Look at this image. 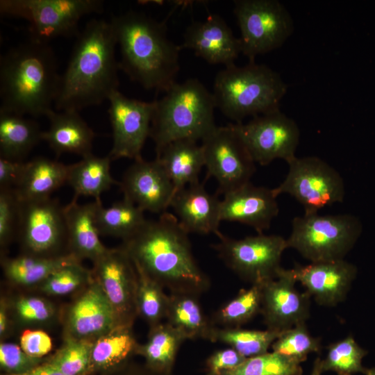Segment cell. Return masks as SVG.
Segmentation results:
<instances>
[{
    "label": "cell",
    "mask_w": 375,
    "mask_h": 375,
    "mask_svg": "<svg viewBox=\"0 0 375 375\" xmlns=\"http://www.w3.org/2000/svg\"><path fill=\"white\" fill-rule=\"evenodd\" d=\"M188 234L174 215L164 212L147 220L121 247L135 267L170 293L199 296L210 281L194 257Z\"/></svg>",
    "instance_id": "obj_1"
},
{
    "label": "cell",
    "mask_w": 375,
    "mask_h": 375,
    "mask_svg": "<svg viewBox=\"0 0 375 375\" xmlns=\"http://www.w3.org/2000/svg\"><path fill=\"white\" fill-rule=\"evenodd\" d=\"M117 41L110 22L92 19L76 36L54 102L58 110H76L101 103L117 90Z\"/></svg>",
    "instance_id": "obj_2"
},
{
    "label": "cell",
    "mask_w": 375,
    "mask_h": 375,
    "mask_svg": "<svg viewBox=\"0 0 375 375\" xmlns=\"http://www.w3.org/2000/svg\"><path fill=\"white\" fill-rule=\"evenodd\" d=\"M110 22L120 49L119 69L132 81L165 92L176 83L182 49L168 38L166 20L129 10Z\"/></svg>",
    "instance_id": "obj_3"
},
{
    "label": "cell",
    "mask_w": 375,
    "mask_h": 375,
    "mask_svg": "<svg viewBox=\"0 0 375 375\" xmlns=\"http://www.w3.org/2000/svg\"><path fill=\"white\" fill-rule=\"evenodd\" d=\"M60 75L51 47L28 40L0 58V112L47 116L58 94Z\"/></svg>",
    "instance_id": "obj_4"
},
{
    "label": "cell",
    "mask_w": 375,
    "mask_h": 375,
    "mask_svg": "<svg viewBox=\"0 0 375 375\" xmlns=\"http://www.w3.org/2000/svg\"><path fill=\"white\" fill-rule=\"evenodd\" d=\"M155 101L150 137L156 153L176 140H202L217 126L212 92L197 78L176 82Z\"/></svg>",
    "instance_id": "obj_5"
},
{
    "label": "cell",
    "mask_w": 375,
    "mask_h": 375,
    "mask_svg": "<svg viewBox=\"0 0 375 375\" xmlns=\"http://www.w3.org/2000/svg\"><path fill=\"white\" fill-rule=\"evenodd\" d=\"M288 85L269 67L249 61L243 67L232 65L219 71L214 80L212 94L216 108L241 123L279 109Z\"/></svg>",
    "instance_id": "obj_6"
},
{
    "label": "cell",
    "mask_w": 375,
    "mask_h": 375,
    "mask_svg": "<svg viewBox=\"0 0 375 375\" xmlns=\"http://www.w3.org/2000/svg\"><path fill=\"white\" fill-rule=\"evenodd\" d=\"M362 232L360 221L349 214H303L292 221L288 248L310 262L343 260Z\"/></svg>",
    "instance_id": "obj_7"
},
{
    "label": "cell",
    "mask_w": 375,
    "mask_h": 375,
    "mask_svg": "<svg viewBox=\"0 0 375 375\" xmlns=\"http://www.w3.org/2000/svg\"><path fill=\"white\" fill-rule=\"evenodd\" d=\"M103 10L101 0H1L0 12L28 22L29 40L47 43L56 38L77 36L84 16Z\"/></svg>",
    "instance_id": "obj_8"
},
{
    "label": "cell",
    "mask_w": 375,
    "mask_h": 375,
    "mask_svg": "<svg viewBox=\"0 0 375 375\" xmlns=\"http://www.w3.org/2000/svg\"><path fill=\"white\" fill-rule=\"evenodd\" d=\"M233 12L241 53L249 61L281 47L294 30L290 13L278 0H235Z\"/></svg>",
    "instance_id": "obj_9"
},
{
    "label": "cell",
    "mask_w": 375,
    "mask_h": 375,
    "mask_svg": "<svg viewBox=\"0 0 375 375\" xmlns=\"http://www.w3.org/2000/svg\"><path fill=\"white\" fill-rule=\"evenodd\" d=\"M282 183L272 189L274 195L288 194L304 208L305 214L319 210L344 199V181L331 165L317 156H296L288 163Z\"/></svg>",
    "instance_id": "obj_10"
},
{
    "label": "cell",
    "mask_w": 375,
    "mask_h": 375,
    "mask_svg": "<svg viewBox=\"0 0 375 375\" xmlns=\"http://www.w3.org/2000/svg\"><path fill=\"white\" fill-rule=\"evenodd\" d=\"M212 245L224 264L242 280L260 285L275 278L280 269L281 256L288 249L286 239L278 235L247 236L233 239L221 232Z\"/></svg>",
    "instance_id": "obj_11"
},
{
    "label": "cell",
    "mask_w": 375,
    "mask_h": 375,
    "mask_svg": "<svg viewBox=\"0 0 375 375\" xmlns=\"http://www.w3.org/2000/svg\"><path fill=\"white\" fill-rule=\"evenodd\" d=\"M207 178L213 177L223 195L250 182L256 162L233 124L217 126L201 140Z\"/></svg>",
    "instance_id": "obj_12"
},
{
    "label": "cell",
    "mask_w": 375,
    "mask_h": 375,
    "mask_svg": "<svg viewBox=\"0 0 375 375\" xmlns=\"http://www.w3.org/2000/svg\"><path fill=\"white\" fill-rule=\"evenodd\" d=\"M233 125L256 163L264 166L276 159L288 163L297 156L299 128L280 109Z\"/></svg>",
    "instance_id": "obj_13"
},
{
    "label": "cell",
    "mask_w": 375,
    "mask_h": 375,
    "mask_svg": "<svg viewBox=\"0 0 375 375\" xmlns=\"http://www.w3.org/2000/svg\"><path fill=\"white\" fill-rule=\"evenodd\" d=\"M17 233L24 254L42 257L65 255L60 249L67 244L65 219L63 208L56 200L49 197L19 201Z\"/></svg>",
    "instance_id": "obj_14"
},
{
    "label": "cell",
    "mask_w": 375,
    "mask_h": 375,
    "mask_svg": "<svg viewBox=\"0 0 375 375\" xmlns=\"http://www.w3.org/2000/svg\"><path fill=\"white\" fill-rule=\"evenodd\" d=\"M108 100L113 139L108 156L111 160L142 158V149L147 138L150 137L156 101L131 99L118 90Z\"/></svg>",
    "instance_id": "obj_15"
},
{
    "label": "cell",
    "mask_w": 375,
    "mask_h": 375,
    "mask_svg": "<svg viewBox=\"0 0 375 375\" xmlns=\"http://www.w3.org/2000/svg\"><path fill=\"white\" fill-rule=\"evenodd\" d=\"M92 272L114 308L119 326L131 328L138 316V276L129 256L122 247L108 249L94 262Z\"/></svg>",
    "instance_id": "obj_16"
},
{
    "label": "cell",
    "mask_w": 375,
    "mask_h": 375,
    "mask_svg": "<svg viewBox=\"0 0 375 375\" xmlns=\"http://www.w3.org/2000/svg\"><path fill=\"white\" fill-rule=\"evenodd\" d=\"M292 269L281 268L275 278L262 283L260 314L267 329L281 333L305 323L310 312L309 294L299 292Z\"/></svg>",
    "instance_id": "obj_17"
},
{
    "label": "cell",
    "mask_w": 375,
    "mask_h": 375,
    "mask_svg": "<svg viewBox=\"0 0 375 375\" xmlns=\"http://www.w3.org/2000/svg\"><path fill=\"white\" fill-rule=\"evenodd\" d=\"M119 183L124 198L144 212H164L174 196L172 183L156 158L134 160Z\"/></svg>",
    "instance_id": "obj_18"
},
{
    "label": "cell",
    "mask_w": 375,
    "mask_h": 375,
    "mask_svg": "<svg viewBox=\"0 0 375 375\" xmlns=\"http://www.w3.org/2000/svg\"><path fill=\"white\" fill-rule=\"evenodd\" d=\"M66 322L67 337L90 340L120 326L114 308L94 278L71 306Z\"/></svg>",
    "instance_id": "obj_19"
},
{
    "label": "cell",
    "mask_w": 375,
    "mask_h": 375,
    "mask_svg": "<svg viewBox=\"0 0 375 375\" xmlns=\"http://www.w3.org/2000/svg\"><path fill=\"white\" fill-rule=\"evenodd\" d=\"M181 49H191L209 64L235 65L241 53L236 38L226 22L219 15H210L204 21L190 24L183 33Z\"/></svg>",
    "instance_id": "obj_20"
},
{
    "label": "cell",
    "mask_w": 375,
    "mask_h": 375,
    "mask_svg": "<svg viewBox=\"0 0 375 375\" xmlns=\"http://www.w3.org/2000/svg\"><path fill=\"white\" fill-rule=\"evenodd\" d=\"M272 189L250 182L224 195L221 200V220L235 222L255 229L268 230L279 212Z\"/></svg>",
    "instance_id": "obj_21"
},
{
    "label": "cell",
    "mask_w": 375,
    "mask_h": 375,
    "mask_svg": "<svg viewBox=\"0 0 375 375\" xmlns=\"http://www.w3.org/2000/svg\"><path fill=\"white\" fill-rule=\"evenodd\" d=\"M297 281L321 306H334L344 300L357 274L356 267L343 260L310 262L292 269Z\"/></svg>",
    "instance_id": "obj_22"
},
{
    "label": "cell",
    "mask_w": 375,
    "mask_h": 375,
    "mask_svg": "<svg viewBox=\"0 0 375 375\" xmlns=\"http://www.w3.org/2000/svg\"><path fill=\"white\" fill-rule=\"evenodd\" d=\"M169 207L188 233L217 235L220 233L221 200L208 193L202 183L190 184L177 191Z\"/></svg>",
    "instance_id": "obj_23"
},
{
    "label": "cell",
    "mask_w": 375,
    "mask_h": 375,
    "mask_svg": "<svg viewBox=\"0 0 375 375\" xmlns=\"http://www.w3.org/2000/svg\"><path fill=\"white\" fill-rule=\"evenodd\" d=\"M101 201L80 205L72 199L63 207L65 219L69 253L80 261L88 258L96 261L108 249L101 242L96 222V215Z\"/></svg>",
    "instance_id": "obj_24"
},
{
    "label": "cell",
    "mask_w": 375,
    "mask_h": 375,
    "mask_svg": "<svg viewBox=\"0 0 375 375\" xmlns=\"http://www.w3.org/2000/svg\"><path fill=\"white\" fill-rule=\"evenodd\" d=\"M50 126L42 131V140L47 142L57 156L72 153L83 158L92 154L94 133L76 110L55 111L46 116Z\"/></svg>",
    "instance_id": "obj_25"
},
{
    "label": "cell",
    "mask_w": 375,
    "mask_h": 375,
    "mask_svg": "<svg viewBox=\"0 0 375 375\" xmlns=\"http://www.w3.org/2000/svg\"><path fill=\"white\" fill-rule=\"evenodd\" d=\"M160 162L174 187V194L185 186L199 181L205 166L201 144L191 140H178L164 147L158 153Z\"/></svg>",
    "instance_id": "obj_26"
},
{
    "label": "cell",
    "mask_w": 375,
    "mask_h": 375,
    "mask_svg": "<svg viewBox=\"0 0 375 375\" xmlns=\"http://www.w3.org/2000/svg\"><path fill=\"white\" fill-rule=\"evenodd\" d=\"M69 165L44 157L25 162L21 178L12 190L19 201L44 199L67 183Z\"/></svg>",
    "instance_id": "obj_27"
},
{
    "label": "cell",
    "mask_w": 375,
    "mask_h": 375,
    "mask_svg": "<svg viewBox=\"0 0 375 375\" xmlns=\"http://www.w3.org/2000/svg\"><path fill=\"white\" fill-rule=\"evenodd\" d=\"M167 322L180 331L186 340L203 339L215 342L217 327L204 313L199 296L170 293Z\"/></svg>",
    "instance_id": "obj_28"
},
{
    "label": "cell",
    "mask_w": 375,
    "mask_h": 375,
    "mask_svg": "<svg viewBox=\"0 0 375 375\" xmlns=\"http://www.w3.org/2000/svg\"><path fill=\"white\" fill-rule=\"evenodd\" d=\"M106 157H97L92 154L81 160L69 165L67 183L74 190V199L79 196H90L101 201V194L112 185H119L110 174V161Z\"/></svg>",
    "instance_id": "obj_29"
},
{
    "label": "cell",
    "mask_w": 375,
    "mask_h": 375,
    "mask_svg": "<svg viewBox=\"0 0 375 375\" xmlns=\"http://www.w3.org/2000/svg\"><path fill=\"white\" fill-rule=\"evenodd\" d=\"M185 340L180 331L168 322H162L149 328L147 342L138 344L135 353L144 358L148 368L171 374L178 351Z\"/></svg>",
    "instance_id": "obj_30"
},
{
    "label": "cell",
    "mask_w": 375,
    "mask_h": 375,
    "mask_svg": "<svg viewBox=\"0 0 375 375\" xmlns=\"http://www.w3.org/2000/svg\"><path fill=\"white\" fill-rule=\"evenodd\" d=\"M38 124L23 116L0 112V158L22 161L42 140Z\"/></svg>",
    "instance_id": "obj_31"
},
{
    "label": "cell",
    "mask_w": 375,
    "mask_h": 375,
    "mask_svg": "<svg viewBox=\"0 0 375 375\" xmlns=\"http://www.w3.org/2000/svg\"><path fill=\"white\" fill-rule=\"evenodd\" d=\"M74 262H80L67 253L55 257H42L24 254L3 260L2 267L7 279L22 286L40 285L58 269Z\"/></svg>",
    "instance_id": "obj_32"
},
{
    "label": "cell",
    "mask_w": 375,
    "mask_h": 375,
    "mask_svg": "<svg viewBox=\"0 0 375 375\" xmlns=\"http://www.w3.org/2000/svg\"><path fill=\"white\" fill-rule=\"evenodd\" d=\"M138 343L131 328L117 326L93 342L90 355V371L104 370L123 364L135 353Z\"/></svg>",
    "instance_id": "obj_33"
},
{
    "label": "cell",
    "mask_w": 375,
    "mask_h": 375,
    "mask_svg": "<svg viewBox=\"0 0 375 375\" xmlns=\"http://www.w3.org/2000/svg\"><path fill=\"white\" fill-rule=\"evenodd\" d=\"M144 211L124 198L109 207L99 203L96 222L100 235H109L123 240L132 236L146 222Z\"/></svg>",
    "instance_id": "obj_34"
},
{
    "label": "cell",
    "mask_w": 375,
    "mask_h": 375,
    "mask_svg": "<svg viewBox=\"0 0 375 375\" xmlns=\"http://www.w3.org/2000/svg\"><path fill=\"white\" fill-rule=\"evenodd\" d=\"M261 297L260 285H251L222 306L211 319L223 328H240L260 312Z\"/></svg>",
    "instance_id": "obj_35"
},
{
    "label": "cell",
    "mask_w": 375,
    "mask_h": 375,
    "mask_svg": "<svg viewBox=\"0 0 375 375\" xmlns=\"http://www.w3.org/2000/svg\"><path fill=\"white\" fill-rule=\"evenodd\" d=\"M281 333L265 331L247 330L240 328H217L215 342L224 343L246 358L254 357L267 351Z\"/></svg>",
    "instance_id": "obj_36"
},
{
    "label": "cell",
    "mask_w": 375,
    "mask_h": 375,
    "mask_svg": "<svg viewBox=\"0 0 375 375\" xmlns=\"http://www.w3.org/2000/svg\"><path fill=\"white\" fill-rule=\"evenodd\" d=\"M138 276L137 308L140 316L149 325V328L166 319L169 295L157 282L135 267Z\"/></svg>",
    "instance_id": "obj_37"
},
{
    "label": "cell",
    "mask_w": 375,
    "mask_h": 375,
    "mask_svg": "<svg viewBox=\"0 0 375 375\" xmlns=\"http://www.w3.org/2000/svg\"><path fill=\"white\" fill-rule=\"evenodd\" d=\"M367 351L360 347L351 336L331 344L325 359L321 360L322 372L333 371L338 375L365 374L367 368L362 365Z\"/></svg>",
    "instance_id": "obj_38"
},
{
    "label": "cell",
    "mask_w": 375,
    "mask_h": 375,
    "mask_svg": "<svg viewBox=\"0 0 375 375\" xmlns=\"http://www.w3.org/2000/svg\"><path fill=\"white\" fill-rule=\"evenodd\" d=\"M94 340L66 337L63 345L47 362L65 375H87Z\"/></svg>",
    "instance_id": "obj_39"
},
{
    "label": "cell",
    "mask_w": 375,
    "mask_h": 375,
    "mask_svg": "<svg viewBox=\"0 0 375 375\" xmlns=\"http://www.w3.org/2000/svg\"><path fill=\"white\" fill-rule=\"evenodd\" d=\"M300 363L274 351L246 360L222 375H302Z\"/></svg>",
    "instance_id": "obj_40"
},
{
    "label": "cell",
    "mask_w": 375,
    "mask_h": 375,
    "mask_svg": "<svg viewBox=\"0 0 375 375\" xmlns=\"http://www.w3.org/2000/svg\"><path fill=\"white\" fill-rule=\"evenodd\" d=\"M271 347L273 351L301 363L309 353L319 352L321 344L320 339L312 337L302 323L281 332Z\"/></svg>",
    "instance_id": "obj_41"
},
{
    "label": "cell",
    "mask_w": 375,
    "mask_h": 375,
    "mask_svg": "<svg viewBox=\"0 0 375 375\" xmlns=\"http://www.w3.org/2000/svg\"><path fill=\"white\" fill-rule=\"evenodd\" d=\"M93 279L92 272L83 267L80 262H74L54 272L39 286L48 295H66L87 286Z\"/></svg>",
    "instance_id": "obj_42"
},
{
    "label": "cell",
    "mask_w": 375,
    "mask_h": 375,
    "mask_svg": "<svg viewBox=\"0 0 375 375\" xmlns=\"http://www.w3.org/2000/svg\"><path fill=\"white\" fill-rule=\"evenodd\" d=\"M40 362L41 358L29 356L19 345L10 342L0 344L1 367L9 375L25 374L40 365Z\"/></svg>",
    "instance_id": "obj_43"
},
{
    "label": "cell",
    "mask_w": 375,
    "mask_h": 375,
    "mask_svg": "<svg viewBox=\"0 0 375 375\" xmlns=\"http://www.w3.org/2000/svg\"><path fill=\"white\" fill-rule=\"evenodd\" d=\"M19 201L12 190H0V244L4 247L17 233Z\"/></svg>",
    "instance_id": "obj_44"
},
{
    "label": "cell",
    "mask_w": 375,
    "mask_h": 375,
    "mask_svg": "<svg viewBox=\"0 0 375 375\" xmlns=\"http://www.w3.org/2000/svg\"><path fill=\"white\" fill-rule=\"evenodd\" d=\"M18 318L29 324L47 322L54 315L53 305L47 300L38 297H24L18 299L14 305Z\"/></svg>",
    "instance_id": "obj_45"
},
{
    "label": "cell",
    "mask_w": 375,
    "mask_h": 375,
    "mask_svg": "<svg viewBox=\"0 0 375 375\" xmlns=\"http://www.w3.org/2000/svg\"><path fill=\"white\" fill-rule=\"evenodd\" d=\"M245 360L246 358L231 347L217 350L206 360V375H222L238 367Z\"/></svg>",
    "instance_id": "obj_46"
},
{
    "label": "cell",
    "mask_w": 375,
    "mask_h": 375,
    "mask_svg": "<svg viewBox=\"0 0 375 375\" xmlns=\"http://www.w3.org/2000/svg\"><path fill=\"white\" fill-rule=\"evenodd\" d=\"M19 346L29 356L41 358L52 348L50 336L42 330H25L20 336Z\"/></svg>",
    "instance_id": "obj_47"
},
{
    "label": "cell",
    "mask_w": 375,
    "mask_h": 375,
    "mask_svg": "<svg viewBox=\"0 0 375 375\" xmlns=\"http://www.w3.org/2000/svg\"><path fill=\"white\" fill-rule=\"evenodd\" d=\"M25 162L0 158V190H13L18 184Z\"/></svg>",
    "instance_id": "obj_48"
},
{
    "label": "cell",
    "mask_w": 375,
    "mask_h": 375,
    "mask_svg": "<svg viewBox=\"0 0 375 375\" xmlns=\"http://www.w3.org/2000/svg\"><path fill=\"white\" fill-rule=\"evenodd\" d=\"M21 375H65L62 372L45 362L29 372Z\"/></svg>",
    "instance_id": "obj_49"
},
{
    "label": "cell",
    "mask_w": 375,
    "mask_h": 375,
    "mask_svg": "<svg viewBox=\"0 0 375 375\" xmlns=\"http://www.w3.org/2000/svg\"><path fill=\"white\" fill-rule=\"evenodd\" d=\"M121 375H173L172 374H163L150 369L147 367L130 366L124 369Z\"/></svg>",
    "instance_id": "obj_50"
},
{
    "label": "cell",
    "mask_w": 375,
    "mask_h": 375,
    "mask_svg": "<svg viewBox=\"0 0 375 375\" xmlns=\"http://www.w3.org/2000/svg\"><path fill=\"white\" fill-rule=\"evenodd\" d=\"M6 303L4 300L1 301L0 306V335L3 336L8 325V313Z\"/></svg>",
    "instance_id": "obj_51"
},
{
    "label": "cell",
    "mask_w": 375,
    "mask_h": 375,
    "mask_svg": "<svg viewBox=\"0 0 375 375\" xmlns=\"http://www.w3.org/2000/svg\"><path fill=\"white\" fill-rule=\"evenodd\" d=\"M322 372H323L321 367V359L317 358L314 362L313 368L310 375H322Z\"/></svg>",
    "instance_id": "obj_52"
},
{
    "label": "cell",
    "mask_w": 375,
    "mask_h": 375,
    "mask_svg": "<svg viewBox=\"0 0 375 375\" xmlns=\"http://www.w3.org/2000/svg\"><path fill=\"white\" fill-rule=\"evenodd\" d=\"M365 375H375V367L366 369L365 374Z\"/></svg>",
    "instance_id": "obj_53"
}]
</instances>
